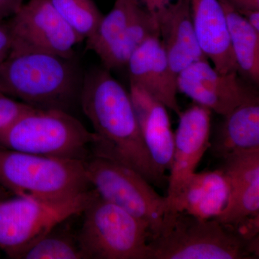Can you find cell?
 I'll list each match as a JSON object with an SVG mask.
<instances>
[{"mask_svg":"<svg viewBox=\"0 0 259 259\" xmlns=\"http://www.w3.org/2000/svg\"><path fill=\"white\" fill-rule=\"evenodd\" d=\"M130 84L148 94L180 115L177 76L168 64L159 37L148 39L130 57Z\"/></svg>","mask_w":259,"mask_h":259,"instance_id":"12","label":"cell"},{"mask_svg":"<svg viewBox=\"0 0 259 259\" xmlns=\"http://www.w3.org/2000/svg\"><path fill=\"white\" fill-rule=\"evenodd\" d=\"M221 2L228 23L232 48L239 71L259 82V32L226 0Z\"/></svg>","mask_w":259,"mask_h":259,"instance_id":"18","label":"cell"},{"mask_svg":"<svg viewBox=\"0 0 259 259\" xmlns=\"http://www.w3.org/2000/svg\"><path fill=\"white\" fill-rule=\"evenodd\" d=\"M83 213L77 238L85 258L148 259L151 234L144 223L97 192Z\"/></svg>","mask_w":259,"mask_h":259,"instance_id":"6","label":"cell"},{"mask_svg":"<svg viewBox=\"0 0 259 259\" xmlns=\"http://www.w3.org/2000/svg\"><path fill=\"white\" fill-rule=\"evenodd\" d=\"M148 259L258 258V238L248 241L215 219L178 213L171 228L148 242Z\"/></svg>","mask_w":259,"mask_h":259,"instance_id":"5","label":"cell"},{"mask_svg":"<svg viewBox=\"0 0 259 259\" xmlns=\"http://www.w3.org/2000/svg\"><path fill=\"white\" fill-rule=\"evenodd\" d=\"M86 171L90 185L102 198L146 225L151 239L161 234L166 199L144 177L120 163L96 156L86 160Z\"/></svg>","mask_w":259,"mask_h":259,"instance_id":"8","label":"cell"},{"mask_svg":"<svg viewBox=\"0 0 259 259\" xmlns=\"http://www.w3.org/2000/svg\"><path fill=\"white\" fill-rule=\"evenodd\" d=\"M86 160L42 156L0 146V185L18 197L42 201L72 198L90 190Z\"/></svg>","mask_w":259,"mask_h":259,"instance_id":"3","label":"cell"},{"mask_svg":"<svg viewBox=\"0 0 259 259\" xmlns=\"http://www.w3.org/2000/svg\"><path fill=\"white\" fill-rule=\"evenodd\" d=\"M169 1L170 0H144L147 10L151 13H156L158 10L170 3Z\"/></svg>","mask_w":259,"mask_h":259,"instance_id":"28","label":"cell"},{"mask_svg":"<svg viewBox=\"0 0 259 259\" xmlns=\"http://www.w3.org/2000/svg\"><path fill=\"white\" fill-rule=\"evenodd\" d=\"M238 12L259 10V0H226Z\"/></svg>","mask_w":259,"mask_h":259,"instance_id":"26","label":"cell"},{"mask_svg":"<svg viewBox=\"0 0 259 259\" xmlns=\"http://www.w3.org/2000/svg\"><path fill=\"white\" fill-rule=\"evenodd\" d=\"M77 118L60 109L31 107L0 128V146L20 152L86 160L95 141Z\"/></svg>","mask_w":259,"mask_h":259,"instance_id":"4","label":"cell"},{"mask_svg":"<svg viewBox=\"0 0 259 259\" xmlns=\"http://www.w3.org/2000/svg\"><path fill=\"white\" fill-rule=\"evenodd\" d=\"M159 37L154 13L141 6L134 18L112 47L100 59L104 67L111 71L126 66L136 49L152 37Z\"/></svg>","mask_w":259,"mask_h":259,"instance_id":"19","label":"cell"},{"mask_svg":"<svg viewBox=\"0 0 259 259\" xmlns=\"http://www.w3.org/2000/svg\"><path fill=\"white\" fill-rule=\"evenodd\" d=\"M213 151L222 158L230 153L259 148V100L240 105L225 116Z\"/></svg>","mask_w":259,"mask_h":259,"instance_id":"17","label":"cell"},{"mask_svg":"<svg viewBox=\"0 0 259 259\" xmlns=\"http://www.w3.org/2000/svg\"><path fill=\"white\" fill-rule=\"evenodd\" d=\"M23 3L24 0H0V21L14 16Z\"/></svg>","mask_w":259,"mask_h":259,"instance_id":"25","label":"cell"},{"mask_svg":"<svg viewBox=\"0 0 259 259\" xmlns=\"http://www.w3.org/2000/svg\"><path fill=\"white\" fill-rule=\"evenodd\" d=\"M13 47V35L8 20L0 21V64L8 57Z\"/></svg>","mask_w":259,"mask_h":259,"instance_id":"24","label":"cell"},{"mask_svg":"<svg viewBox=\"0 0 259 259\" xmlns=\"http://www.w3.org/2000/svg\"><path fill=\"white\" fill-rule=\"evenodd\" d=\"M79 102L96 137L94 156L128 167L149 183L165 182L145 146L131 95L110 70L102 66L83 74Z\"/></svg>","mask_w":259,"mask_h":259,"instance_id":"1","label":"cell"},{"mask_svg":"<svg viewBox=\"0 0 259 259\" xmlns=\"http://www.w3.org/2000/svg\"><path fill=\"white\" fill-rule=\"evenodd\" d=\"M190 3L194 32L204 55L221 74L240 71L221 2L190 0Z\"/></svg>","mask_w":259,"mask_h":259,"instance_id":"14","label":"cell"},{"mask_svg":"<svg viewBox=\"0 0 259 259\" xmlns=\"http://www.w3.org/2000/svg\"><path fill=\"white\" fill-rule=\"evenodd\" d=\"M56 228L29 247L19 259H86L77 237L56 233Z\"/></svg>","mask_w":259,"mask_h":259,"instance_id":"22","label":"cell"},{"mask_svg":"<svg viewBox=\"0 0 259 259\" xmlns=\"http://www.w3.org/2000/svg\"><path fill=\"white\" fill-rule=\"evenodd\" d=\"M10 192H8L6 189L4 188L1 185H0V200L1 199L7 198L10 197Z\"/></svg>","mask_w":259,"mask_h":259,"instance_id":"29","label":"cell"},{"mask_svg":"<svg viewBox=\"0 0 259 259\" xmlns=\"http://www.w3.org/2000/svg\"><path fill=\"white\" fill-rule=\"evenodd\" d=\"M177 88L195 103L223 117L240 105L259 100L254 90L240 79L238 72L221 74L207 60L194 62L181 71Z\"/></svg>","mask_w":259,"mask_h":259,"instance_id":"11","label":"cell"},{"mask_svg":"<svg viewBox=\"0 0 259 259\" xmlns=\"http://www.w3.org/2000/svg\"><path fill=\"white\" fill-rule=\"evenodd\" d=\"M11 51H36L61 57H76L74 48L83 38L61 18L49 0H29L8 20Z\"/></svg>","mask_w":259,"mask_h":259,"instance_id":"9","label":"cell"},{"mask_svg":"<svg viewBox=\"0 0 259 259\" xmlns=\"http://www.w3.org/2000/svg\"><path fill=\"white\" fill-rule=\"evenodd\" d=\"M229 194V183L222 168L194 172L174 206L172 224L182 212L201 219H215L226 208Z\"/></svg>","mask_w":259,"mask_h":259,"instance_id":"16","label":"cell"},{"mask_svg":"<svg viewBox=\"0 0 259 259\" xmlns=\"http://www.w3.org/2000/svg\"><path fill=\"white\" fill-rule=\"evenodd\" d=\"M211 114L212 111L208 108L195 103L179 115L180 122L175 134V147L169 168L168 192L165 197L166 211L161 234L171 227L174 206L177 198L196 172L202 156L211 147Z\"/></svg>","mask_w":259,"mask_h":259,"instance_id":"10","label":"cell"},{"mask_svg":"<svg viewBox=\"0 0 259 259\" xmlns=\"http://www.w3.org/2000/svg\"><path fill=\"white\" fill-rule=\"evenodd\" d=\"M140 6V0H116L95 33L87 39V50L94 51L100 59L105 55L128 26Z\"/></svg>","mask_w":259,"mask_h":259,"instance_id":"20","label":"cell"},{"mask_svg":"<svg viewBox=\"0 0 259 259\" xmlns=\"http://www.w3.org/2000/svg\"><path fill=\"white\" fill-rule=\"evenodd\" d=\"M130 95L148 154L156 171L165 178L166 171L171 167L175 147V134L167 108L145 92L131 85Z\"/></svg>","mask_w":259,"mask_h":259,"instance_id":"15","label":"cell"},{"mask_svg":"<svg viewBox=\"0 0 259 259\" xmlns=\"http://www.w3.org/2000/svg\"><path fill=\"white\" fill-rule=\"evenodd\" d=\"M57 13L83 40L96 31L104 15L94 0H49Z\"/></svg>","mask_w":259,"mask_h":259,"instance_id":"21","label":"cell"},{"mask_svg":"<svg viewBox=\"0 0 259 259\" xmlns=\"http://www.w3.org/2000/svg\"><path fill=\"white\" fill-rule=\"evenodd\" d=\"M88 190L72 198L42 201L27 197L0 200V249L20 258L29 247L66 220L83 213L96 194Z\"/></svg>","mask_w":259,"mask_h":259,"instance_id":"7","label":"cell"},{"mask_svg":"<svg viewBox=\"0 0 259 259\" xmlns=\"http://www.w3.org/2000/svg\"><path fill=\"white\" fill-rule=\"evenodd\" d=\"M31 107H33L0 93V128Z\"/></svg>","mask_w":259,"mask_h":259,"instance_id":"23","label":"cell"},{"mask_svg":"<svg viewBox=\"0 0 259 259\" xmlns=\"http://www.w3.org/2000/svg\"><path fill=\"white\" fill-rule=\"evenodd\" d=\"M162 47L174 74L199 61H208L194 32L190 0H177L154 13Z\"/></svg>","mask_w":259,"mask_h":259,"instance_id":"13","label":"cell"},{"mask_svg":"<svg viewBox=\"0 0 259 259\" xmlns=\"http://www.w3.org/2000/svg\"><path fill=\"white\" fill-rule=\"evenodd\" d=\"M239 13L244 17L245 20L256 31L259 32V10H245Z\"/></svg>","mask_w":259,"mask_h":259,"instance_id":"27","label":"cell"},{"mask_svg":"<svg viewBox=\"0 0 259 259\" xmlns=\"http://www.w3.org/2000/svg\"><path fill=\"white\" fill-rule=\"evenodd\" d=\"M83 74L76 58L11 51L0 64V93L40 109H66L79 100Z\"/></svg>","mask_w":259,"mask_h":259,"instance_id":"2","label":"cell"}]
</instances>
